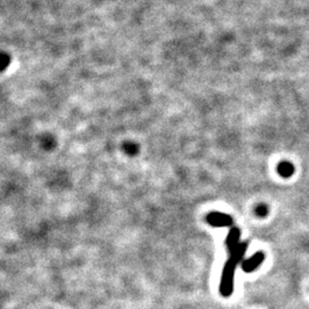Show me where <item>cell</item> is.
<instances>
[{"label": "cell", "mask_w": 309, "mask_h": 309, "mask_svg": "<svg viewBox=\"0 0 309 309\" xmlns=\"http://www.w3.org/2000/svg\"><path fill=\"white\" fill-rule=\"evenodd\" d=\"M248 249V242L239 243V245L236 248L234 251L230 252V257L228 261L226 262L222 270V276H221V282H220V293L224 295L225 298L230 297L234 292V277H235V271L236 267L242 260L245 252Z\"/></svg>", "instance_id": "cell-1"}, {"label": "cell", "mask_w": 309, "mask_h": 309, "mask_svg": "<svg viewBox=\"0 0 309 309\" xmlns=\"http://www.w3.org/2000/svg\"><path fill=\"white\" fill-rule=\"evenodd\" d=\"M206 221L213 227H231L234 225L233 218L220 212H212L207 215Z\"/></svg>", "instance_id": "cell-2"}, {"label": "cell", "mask_w": 309, "mask_h": 309, "mask_svg": "<svg viewBox=\"0 0 309 309\" xmlns=\"http://www.w3.org/2000/svg\"><path fill=\"white\" fill-rule=\"evenodd\" d=\"M263 260H265V254H263L262 252H257L254 256L248 259V260L243 261L242 269L245 272H252L256 270L259 266H261Z\"/></svg>", "instance_id": "cell-3"}, {"label": "cell", "mask_w": 309, "mask_h": 309, "mask_svg": "<svg viewBox=\"0 0 309 309\" xmlns=\"http://www.w3.org/2000/svg\"><path fill=\"white\" fill-rule=\"evenodd\" d=\"M239 237H240V231L236 227H231V229L229 230V234L227 236L226 244L227 248H228L229 252L234 251V250L239 245Z\"/></svg>", "instance_id": "cell-4"}, {"label": "cell", "mask_w": 309, "mask_h": 309, "mask_svg": "<svg viewBox=\"0 0 309 309\" xmlns=\"http://www.w3.org/2000/svg\"><path fill=\"white\" fill-rule=\"evenodd\" d=\"M277 171H279L280 175L283 176V178H290L294 173V167L289 162H282L277 166Z\"/></svg>", "instance_id": "cell-5"}, {"label": "cell", "mask_w": 309, "mask_h": 309, "mask_svg": "<svg viewBox=\"0 0 309 309\" xmlns=\"http://www.w3.org/2000/svg\"><path fill=\"white\" fill-rule=\"evenodd\" d=\"M256 214L258 217H266L268 214V207L267 205H265V204H260V205H258L257 208H256Z\"/></svg>", "instance_id": "cell-6"}]
</instances>
